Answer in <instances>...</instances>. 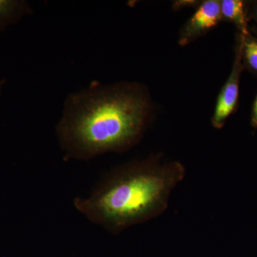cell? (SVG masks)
Here are the masks:
<instances>
[{"label": "cell", "instance_id": "1", "mask_svg": "<svg viewBox=\"0 0 257 257\" xmlns=\"http://www.w3.org/2000/svg\"><path fill=\"white\" fill-rule=\"evenodd\" d=\"M152 117L151 99L143 84L94 82L67 96L56 133L66 160H89L133 148Z\"/></svg>", "mask_w": 257, "mask_h": 257}, {"label": "cell", "instance_id": "2", "mask_svg": "<svg viewBox=\"0 0 257 257\" xmlns=\"http://www.w3.org/2000/svg\"><path fill=\"white\" fill-rule=\"evenodd\" d=\"M185 175V167L178 161L151 155L111 170L89 195L76 198L74 206L91 222L111 234H120L163 214L172 191Z\"/></svg>", "mask_w": 257, "mask_h": 257}, {"label": "cell", "instance_id": "3", "mask_svg": "<svg viewBox=\"0 0 257 257\" xmlns=\"http://www.w3.org/2000/svg\"><path fill=\"white\" fill-rule=\"evenodd\" d=\"M243 40V35L238 33L232 69L227 80L219 92L214 114L211 117V124L217 130L224 127L226 120L237 107L240 79L244 69L242 56Z\"/></svg>", "mask_w": 257, "mask_h": 257}, {"label": "cell", "instance_id": "4", "mask_svg": "<svg viewBox=\"0 0 257 257\" xmlns=\"http://www.w3.org/2000/svg\"><path fill=\"white\" fill-rule=\"evenodd\" d=\"M222 20L220 1L203 2L194 14L184 25L179 35V44L185 46L217 26Z\"/></svg>", "mask_w": 257, "mask_h": 257}, {"label": "cell", "instance_id": "5", "mask_svg": "<svg viewBox=\"0 0 257 257\" xmlns=\"http://www.w3.org/2000/svg\"><path fill=\"white\" fill-rule=\"evenodd\" d=\"M221 14L222 19L234 23L239 30V33L247 36L248 19L246 3L241 0H223L220 1Z\"/></svg>", "mask_w": 257, "mask_h": 257}, {"label": "cell", "instance_id": "6", "mask_svg": "<svg viewBox=\"0 0 257 257\" xmlns=\"http://www.w3.org/2000/svg\"><path fill=\"white\" fill-rule=\"evenodd\" d=\"M32 13V8L27 2L0 0V31H4Z\"/></svg>", "mask_w": 257, "mask_h": 257}, {"label": "cell", "instance_id": "7", "mask_svg": "<svg viewBox=\"0 0 257 257\" xmlns=\"http://www.w3.org/2000/svg\"><path fill=\"white\" fill-rule=\"evenodd\" d=\"M243 62L252 73L257 75V38L251 34L243 36L242 48Z\"/></svg>", "mask_w": 257, "mask_h": 257}, {"label": "cell", "instance_id": "8", "mask_svg": "<svg viewBox=\"0 0 257 257\" xmlns=\"http://www.w3.org/2000/svg\"><path fill=\"white\" fill-rule=\"evenodd\" d=\"M251 127L253 130L257 128V94L255 97L254 101H253L252 110H251Z\"/></svg>", "mask_w": 257, "mask_h": 257}, {"label": "cell", "instance_id": "9", "mask_svg": "<svg viewBox=\"0 0 257 257\" xmlns=\"http://www.w3.org/2000/svg\"><path fill=\"white\" fill-rule=\"evenodd\" d=\"M252 18H253V20H254L255 21H256L257 23V3L254 5V7H253L252 11Z\"/></svg>", "mask_w": 257, "mask_h": 257}, {"label": "cell", "instance_id": "10", "mask_svg": "<svg viewBox=\"0 0 257 257\" xmlns=\"http://www.w3.org/2000/svg\"><path fill=\"white\" fill-rule=\"evenodd\" d=\"M5 84V81L0 79V96H1L2 94V89H3V85H4Z\"/></svg>", "mask_w": 257, "mask_h": 257}, {"label": "cell", "instance_id": "11", "mask_svg": "<svg viewBox=\"0 0 257 257\" xmlns=\"http://www.w3.org/2000/svg\"><path fill=\"white\" fill-rule=\"evenodd\" d=\"M254 32H255V34H256V38H257V30H256V31H254Z\"/></svg>", "mask_w": 257, "mask_h": 257}]
</instances>
